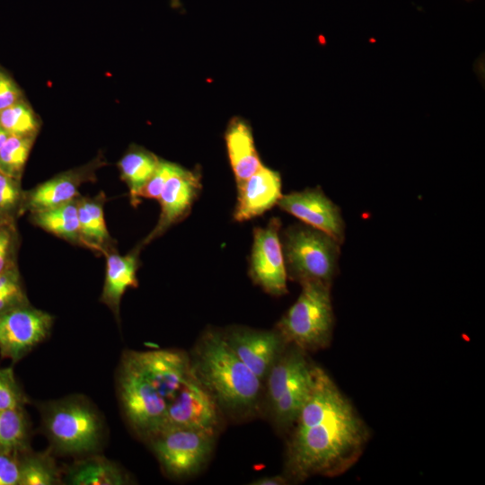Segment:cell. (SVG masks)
<instances>
[{
	"instance_id": "11",
	"label": "cell",
	"mask_w": 485,
	"mask_h": 485,
	"mask_svg": "<svg viewBox=\"0 0 485 485\" xmlns=\"http://www.w3.org/2000/svg\"><path fill=\"white\" fill-rule=\"evenodd\" d=\"M280 220L274 217L265 227H257L250 262V276L266 293L280 296L287 293V270L281 241Z\"/></svg>"
},
{
	"instance_id": "35",
	"label": "cell",
	"mask_w": 485,
	"mask_h": 485,
	"mask_svg": "<svg viewBox=\"0 0 485 485\" xmlns=\"http://www.w3.org/2000/svg\"><path fill=\"white\" fill-rule=\"evenodd\" d=\"M10 135L0 125V149Z\"/></svg>"
},
{
	"instance_id": "20",
	"label": "cell",
	"mask_w": 485,
	"mask_h": 485,
	"mask_svg": "<svg viewBox=\"0 0 485 485\" xmlns=\"http://www.w3.org/2000/svg\"><path fill=\"white\" fill-rule=\"evenodd\" d=\"M103 197L78 198V220L83 245L103 254L110 245L104 212Z\"/></svg>"
},
{
	"instance_id": "25",
	"label": "cell",
	"mask_w": 485,
	"mask_h": 485,
	"mask_svg": "<svg viewBox=\"0 0 485 485\" xmlns=\"http://www.w3.org/2000/svg\"><path fill=\"white\" fill-rule=\"evenodd\" d=\"M0 125L11 136L36 137L40 123L25 99L0 110Z\"/></svg>"
},
{
	"instance_id": "13",
	"label": "cell",
	"mask_w": 485,
	"mask_h": 485,
	"mask_svg": "<svg viewBox=\"0 0 485 485\" xmlns=\"http://www.w3.org/2000/svg\"><path fill=\"white\" fill-rule=\"evenodd\" d=\"M222 332L233 351L261 382L287 345L277 330L234 327Z\"/></svg>"
},
{
	"instance_id": "34",
	"label": "cell",
	"mask_w": 485,
	"mask_h": 485,
	"mask_svg": "<svg viewBox=\"0 0 485 485\" xmlns=\"http://www.w3.org/2000/svg\"><path fill=\"white\" fill-rule=\"evenodd\" d=\"M288 478L285 475H272V476H265L259 479L254 480L250 484L251 485H284L287 484Z\"/></svg>"
},
{
	"instance_id": "31",
	"label": "cell",
	"mask_w": 485,
	"mask_h": 485,
	"mask_svg": "<svg viewBox=\"0 0 485 485\" xmlns=\"http://www.w3.org/2000/svg\"><path fill=\"white\" fill-rule=\"evenodd\" d=\"M180 165L161 160L144 187L138 193L139 198L158 199L167 180L177 171Z\"/></svg>"
},
{
	"instance_id": "30",
	"label": "cell",
	"mask_w": 485,
	"mask_h": 485,
	"mask_svg": "<svg viewBox=\"0 0 485 485\" xmlns=\"http://www.w3.org/2000/svg\"><path fill=\"white\" fill-rule=\"evenodd\" d=\"M17 245L15 222L0 223V274L16 265Z\"/></svg>"
},
{
	"instance_id": "23",
	"label": "cell",
	"mask_w": 485,
	"mask_h": 485,
	"mask_svg": "<svg viewBox=\"0 0 485 485\" xmlns=\"http://www.w3.org/2000/svg\"><path fill=\"white\" fill-rule=\"evenodd\" d=\"M61 481V471L50 453L30 449L21 453L20 485H54Z\"/></svg>"
},
{
	"instance_id": "26",
	"label": "cell",
	"mask_w": 485,
	"mask_h": 485,
	"mask_svg": "<svg viewBox=\"0 0 485 485\" xmlns=\"http://www.w3.org/2000/svg\"><path fill=\"white\" fill-rule=\"evenodd\" d=\"M35 137L10 135L0 149V171L21 180Z\"/></svg>"
},
{
	"instance_id": "2",
	"label": "cell",
	"mask_w": 485,
	"mask_h": 485,
	"mask_svg": "<svg viewBox=\"0 0 485 485\" xmlns=\"http://www.w3.org/2000/svg\"><path fill=\"white\" fill-rule=\"evenodd\" d=\"M190 357L175 349L125 351L116 377L124 417L139 437L160 428L167 408L190 375Z\"/></svg>"
},
{
	"instance_id": "1",
	"label": "cell",
	"mask_w": 485,
	"mask_h": 485,
	"mask_svg": "<svg viewBox=\"0 0 485 485\" xmlns=\"http://www.w3.org/2000/svg\"><path fill=\"white\" fill-rule=\"evenodd\" d=\"M286 446L285 475L290 481L337 477L361 457L370 430L329 374L314 365L313 384Z\"/></svg>"
},
{
	"instance_id": "36",
	"label": "cell",
	"mask_w": 485,
	"mask_h": 485,
	"mask_svg": "<svg viewBox=\"0 0 485 485\" xmlns=\"http://www.w3.org/2000/svg\"><path fill=\"white\" fill-rule=\"evenodd\" d=\"M2 222H9V221H4V220H2V219L0 218V223H2Z\"/></svg>"
},
{
	"instance_id": "28",
	"label": "cell",
	"mask_w": 485,
	"mask_h": 485,
	"mask_svg": "<svg viewBox=\"0 0 485 485\" xmlns=\"http://www.w3.org/2000/svg\"><path fill=\"white\" fill-rule=\"evenodd\" d=\"M29 304L17 264L0 274V314Z\"/></svg>"
},
{
	"instance_id": "21",
	"label": "cell",
	"mask_w": 485,
	"mask_h": 485,
	"mask_svg": "<svg viewBox=\"0 0 485 485\" xmlns=\"http://www.w3.org/2000/svg\"><path fill=\"white\" fill-rule=\"evenodd\" d=\"M78 198L51 208L31 213V220L37 226L73 243H81Z\"/></svg>"
},
{
	"instance_id": "9",
	"label": "cell",
	"mask_w": 485,
	"mask_h": 485,
	"mask_svg": "<svg viewBox=\"0 0 485 485\" xmlns=\"http://www.w3.org/2000/svg\"><path fill=\"white\" fill-rule=\"evenodd\" d=\"M54 317L29 304L0 314V356L18 362L48 336Z\"/></svg>"
},
{
	"instance_id": "10",
	"label": "cell",
	"mask_w": 485,
	"mask_h": 485,
	"mask_svg": "<svg viewBox=\"0 0 485 485\" xmlns=\"http://www.w3.org/2000/svg\"><path fill=\"white\" fill-rule=\"evenodd\" d=\"M219 410L212 395L190 373L169 404L156 432L170 428L216 432L220 420Z\"/></svg>"
},
{
	"instance_id": "24",
	"label": "cell",
	"mask_w": 485,
	"mask_h": 485,
	"mask_svg": "<svg viewBox=\"0 0 485 485\" xmlns=\"http://www.w3.org/2000/svg\"><path fill=\"white\" fill-rule=\"evenodd\" d=\"M30 423L24 409L0 410V451L30 449Z\"/></svg>"
},
{
	"instance_id": "22",
	"label": "cell",
	"mask_w": 485,
	"mask_h": 485,
	"mask_svg": "<svg viewBox=\"0 0 485 485\" xmlns=\"http://www.w3.org/2000/svg\"><path fill=\"white\" fill-rule=\"evenodd\" d=\"M159 161L155 154L137 146L130 148L119 160L120 176L128 185L133 206L139 202L138 193L155 171Z\"/></svg>"
},
{
	"instance_id": "16",
	"label": "cell",
	"mask_w": 485,
	"mask_h": 485,
	"mask_svg": "<svg viewBox=\"0 0 485 485\" xmlns=\"http://www.w3.org/2000/svg\"><path fill=\"white\" fill-rule=\"evenodd\" d=\"M237 188L234 217L238 222L260 216L278 204L282 196L279 173L263 165Z\"/></svg>"
},
{
	"instance_id": "32",
	"label": "cell",
	"mask_w": 485,
	"mask_h": 485,
	"mask_svg": "<svg viewBox=\"0 0 485 485\" xmlns=\"http://www.w3.org/2000/svg\"><path fill=\"white\" fill-rule=\"evenodd\" d=\"M21 453L0 451V485H20Z\"/></svg>"
},
{
	"instance_id": "18",
	"label": "cell",
	"mask_w": 485,
	"mask_h": 485,
	"mask_svg": "<svg viewBox=\"0 0 485 485\" xmlns=\"http://www.w3.org/2000/svg\"><path fill=\"white\" fill-rule=\"evenodd\" d=\"M229 161L237 184L255 173L261 166L250 126L242 119H233L225 132Z\"/></svg>"
},
{
	"instance_id": "7",
	"label": "cell",
	"mask_w": 485,
	"mask_h": 485,
	"mask_svg": "<svg viewBox=\"0 0 485 485\" xmlns=\"http://www.w3.org/2000/svg\"><path fill=\"white\" fill-rule=\"evenodd\" d=\"M281 245L287 275L292 280L331 286L340 249L337 240L305 224L294 225L284 231Z\"/></svg>"
},
{
	"instance_id": "15",
	"label": "cell",
	"mask_w": 485,
	"mask_h": 485,
	"mask_svg": "<svg viewBox=\"0 0 485 485\" xmlns=\"http://www.w3.org/2000/svg\"><path fill=\"white\" fill-rule=\"evenodd\" d=\"M99 161L69 170L24 191L22 214L40 211L60 206L78 198L79 187L95 177Z\"/></svg>"
},
{
	"instance_id": "17",
	"label": "cell",
	"mask_w": 485,
	"mask_h": 485,
	"mask_svg": "<svg viewBox=\"0 0 485 485\" xmlns=\"http://www.w3.org/2000/svg\"><path fill=\"white\" fill-rule=\"evenodd\" d=\"M138 251L139 249H135L124 256L111 251L104 253L107 267L101 301L110 308L118 321L122 295L128 288L137 287Z\"/></svg>"
},
{
	"instance_id": "19",
	"label": "cell",
	"mask_w": 485,
	"mask_h": 485,
	"mask_svg": "<svg viewBox=\"0 0 485 485\" xmlns=\"http://www.w3.org/2000/svg\"><path fill=\"white\" fill-rule=\"evenodd\" d=\"M64 481L71 485H124L131 483L129 476L117 463L91 454L74 462L64 471Z\"/></svg>"
},
{
	"instance_id": "29",
	"label": "cell",
	"mask_w": 485,
	"mask_h": 485,
	"mask_svg": "<svg viewBox=\"0 0 485 485\" xmlns=\"http://www.w3.org/2000/svg\"><path fill=\"white\" fill-rule=\"evenodd\" d=\"M27 396L18 384L13 367H0V410L24 409Z\"/></svg>"
},
{
	"instance_id": "33",
	"label": "cell",
	"mask_w": 485,
	"mask_h": 485,
	"mask_svg": "<svg viewBox=\"0 0 485 485\" xmlns=\"http://www.w3.org/2000/svg\"><path fill=\"white\" fill-rule=\"evenodd\" d=\"M25 99L13 76L0 66V110Z\"/></svg>"
},
{
	"instance_id": "14",
	"label": "cell",
	"mask_w": 485,
	"mask_h": 485,
	"mask_svg": "<svg viewBox=\"0 0 485 485\" xmlns=\"http://www.w3.org/2000/svg\"><path fill=\"white\" fill-rule=\"evenodd\" d=\"M199 180L198 175L181 166L167 180L158 198L161 204L160 217L143 244L161 236L189 214L200 190Z\"/></svg>"
},
{
	"instance_id": "27",
	"label": "cell",
	"mask_w": 485,
	"mask_h": 485,
	"mask_svg": "<svg viewBox=\"0 0 485 485\" xmlns=\"http://www.w3.org/2000/svg\"><path fill=\"white\" fill-rule=\"evenodd\" d=\"M24 191L21 180L9 176L0 171V218L15 222L22 214Z\"/></svg>"
},
{
	"instance_id": "4",
	"label": "cell",
	"mask_w": 485,
	"mask_h": 485,
	"mask_svg": "<svg viewBox=\"0 0 485 485\" xmlns=\"http://www.w3.org/2000/svg\"><path fill=\"white\" fill-rule=\"evenodd\" d=\"M41 417L46 436L60 454H89L101 445L104 435L101 417L83 396L48 401L41 408Z\"/></svg>"
},
{
	"instance_id": "3",
	"label": "cell",
	"mask_w": 485,
	"mask_h": 485,
	"mask_svg": "<svg viewBox=\"0 0 485 485\" xmlns=\"http://www.w3.org/2000/svg\"><path fill=\"white\" fill-rule=\"evenodd\" d=\"M190 364L192 375L221 409L246 414L256 408L261 381L233 351L222 331H205L193 349Z\"/></svg>"
},
{
	"instance_id": "5",
	"label": "cell",
	"mask_w": 485,
	"mask_h": 485,
	"mask_svg": "<svg viewBox=\"0 0 485 485\" xmlns=\"http://www.w3.org/2000/svg\"><path fill=\"white\" fill-rule=\"evenodd\" d=\"M296 301L277 324L287 344L306 353L328 348L332 340L334 313L331 287L320 281L301 283Z\"/></svg>"
},
{
	"instance_id": "12",
	"label": "cell",
	"mask_w": 485,
	"mask_h": 485,
	"mask_svg": "<svg viewBox=\"0 0 485 485\" xmlns=\"http://www.w3.org/2000/svg\"><path fill=\"white\" fill-rule=\"evenodd\" d=\"M277 205L305 225L333 237L340 244L344 242L345 223L340 209L319 188L281 196Z\"/></svg>"
},
{
	"instance_id": "8",
	"label": "cell",
	"mask_w": 485,
	"mask_h": 485,
	"mask_svg": "<svg viewBox=\"0 0 485 485\" xmlns=\"http://www.w3.org/2000/svg\"><path fill=\"white\" fill-rule=\"evenodd\" d=\"M215 431L170 428L158 431L146 440L163 472L183 479L198 473L212 454Z\"/></svg>"
},
{
	"instance_id": "6",
	"label": "cell",
	"mask_w": 485,
	"mask_h": 485,
	"mask_svg": "<svg viewBox=\"0 0 485 485\" xmlns=\"http://www.w3.org/2000/svg\"><path fill=\"white\" fill-rule=\"evenodd\" d=\"M313 366L308 353L287 344L266 377L272 419L279 429L289 430L313 384Z\"/></svg>"
}]
</instances>
